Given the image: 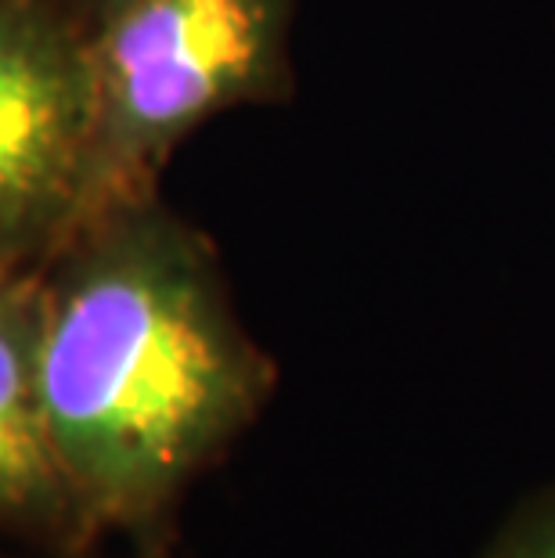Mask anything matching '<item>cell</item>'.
<instances>
[{
  "instance_id": "cell-7",
  "label": "cell",
  "mask_w": 555,
  "mask_h": 558,
  "mask_svg": "<svg viewBox=\"0 0 555 558\" xmlns=\"http://www.w3.org/2000/svg\"><path fill=\"white\" fill-rule=\"evenodd\" d=\"M109 4H116V0H80V8H84V15H87V22L98 15V11H105Z\"/></svg>"
},
{
  "instance_id": "cell-4",
  "label": "cell",
  "mask_w": 555,
  "mask_h": 558,
  "mask_svg": "<svg viewBox=\"0 0 555 558\" xmlns=\"http://www.w3.org/2000/svg\"><path fill=\"white\" fill-rule=\"evenodd\" d=\"M40 267L0 284V530L51 548L105 544L76 501L47 425L37 375Z\"/></svg>"
},
{
  "instance_id": "cell-1",
  "label": "cell",
  "mask_w": 555,
  "mask_h": 558,
  "mask_svg": "<svg viewBox=\"0 0 555 558\" xmlns=\"http://www.w3.org/2000/svg\"><path fill=\"white\" fill-rule=\"evenodd\" d=\"M37 375L91 533L134 548H173L281 383L214 239L162 192L91 213L40 264Z\"/></svg>"
},
{
  "instance_id": "cell-2",
  "label": "cell",
  "mask_w": 555,
  "mask_h": 558,
  "mask_svg": "<svg viewBox=\"0 0 555 558\" xmlns=\"http://www.w3.org/2000/svg\"><path fill=\"white\" fill-rule=\"evenodd\" d=\"M292 29L297 0H116L98 11L87 217L156 195L173 151L217 116L286 105Z\"/></svg>"
},
{
  "instance_id": "cell-3",
  "label": "cell",
  "mask_w": 555,
  "mask_h": 558,
  "mask_svg": "<svg viewBox=\"0 0 555 558\" xmlns=\"http://www.w3.org/2000/svg\"><path fill=\"white\" fill-rule=\"evenodd\" d=\"M91 22L69 0H0V264L40 267L87 217Z\"/></svg>"
},
{
  "instance_id": "cell-8",
  "label": "cell",
  "mask_w": 555,
  "mask_h": 558,
  "mask_svg": "<svg viewBox=\"0 0 555 558\" xmlns=\"http://www.w3.org/2000/svg\"><path fill=\"white\" fill-rule=\"evenodd\" d=\"M26 270H29V267H26ZM11 275H19V270H15V267H8V264H0V284H4Z\"/></svg>"
},
{
  "instance_id": "cell-6",
  "label": "cell",
  "mask_w": 555,
  "mask_h": 558,
  "mask_svg": "<svg viewBox=\"0 0 555 558\" xmlns=\"http://www.w3.org/2000/svg\"><path fill=\"white\" fill-rule=\"evenodd\" d=\"M0 558H177L173 548H134V544H91V548H51L0 530Z\"/></svg>"
},
{
  "instance_id": "cell-5",
  "label": "cell",
  "mask_w": 555,
  "mask_h": 558,
  "mask_svg": "<svg viewBox=\"0 0 555 558\" xmlns=\"http://www.w3.org/2000/svg\"><path fill=\"white\" fill-rule=\"evenodd\" d=\"M476 558H555V476L519 497L480 544Z\"/></svg>"
}]
</instances>
